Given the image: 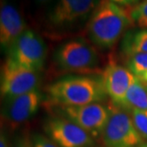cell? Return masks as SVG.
Returning a JSON list of instances; mask_svg holds the SVG:
<instances>
[{
    "label": "cell",
    "mask_w": 147,
    "mask_h": 147,
    "mask_svg": "<svg viewBox=\"0 0 147 147\" xmlns=\"http://www.w3.org/2000/svg\"><path fill=\"white\" fill-rule=\"evenodd\" d=\"M132 25L129 13L110 0H100L90 16L88 34L90 40L102 49H110Z\"/></svg>",
    "instance_id": "6da1fadb"
},
{
    "label": "cell",
    "mask_w": 147,
    "mask_h": 147,
    "mask_svg": "<svg viewBox=\"0 0 147 147\" xmlns=\"http://www.w3.org/2000/svg\"><path fill=\"white\" fill-rule=\"evenodd\" d=\"M48 99L57 106H79L100 103L107 96L99 79L71 76L59 79L46 88Z\"/></svg>",
    "instance_id": "7a4b0ae2"
},
{
    "label": "cell",
    "mask_w": 147,
    "mask_h": 147,
    "mask_svg": "<svg viewBox=\"0 0 147 147\" xmlns=\"http://www.w3.org/2000/svg\"><path fill=\"white\" fill-rule=\"evenodd\" d=\"M53 60L62 70L77 73L96 71L100 59L94 47L83 39L64 42L54 53Z\"/></svg>",
    "instance_id": "3957f363"
},
{
    "label": "cell",
    "mask_w": 147,
    "mask_h": 147,
    "mask_svg": "<svg viewBox=\"0 0 147 147\" xmlns=\"http://www.w3.org/2000/svg\"><path fill=\"white\" fill-rule=\"evenodd\" d=\"M110 117L102 133L105 147H137L144 143L127 111L112 105Z\"/></svg>",
    "instance_id": "277c9868"
},
{
    "label": "cell",
    "mask_w": 147,
    "mask_h": 147,
    "mask_svg": "<svg viewBox=\"0 0 147 147\" xmlns=\"http://www.w3.org/2000/svg\"><path fill=\"white\" fill-rule=\"evenodd\" d=\"M7 52V57L38 73L43 67L47 57V47L43 39L30 29H27Z\"/></svg>",
    "instance_id": "5b68a950"
},
{
    "label": "cell",
    "mask_w": 147,
    "mask_h": 147,
    "mask_svg": "<svg viewBox=\"0 0 147 147\" xmlns=\"http://www.w3.org/2000/svg\"><path fill=\"white\" fill-rule=\"evenodd\" d=\"M1 96L5 100L38 89L39 74L7 57L1 67Z\"/></svg>",
    "instance_id": "8992f818"
},
{
    "label": "cell",
    "mask_w": 147,
    "mask_h": 147,
    "mask_svg": "<svg viewBox=\"0 0 147 147\" xmlns=\"http://www.w3.org/2000/svg\"><path fill=\"white\" fill-rule=\"evenodd\" d=\"M58 107L59 115L76 123L93 138H99L102 136L110 117V107L100 103Z\"/></svg>",
    "instance_id": "52a82bcc"
},
{
    "label": "cell",
    "mask_w": 147,
    "mask_h": 147,
    "mask_svg": "<svg viewBox=\"0 0 147 147\" xmlns=\"http://www.w3.org/2000/svg\"><path fill=\"white\" fill-rule=\"evenodd\" d=\"M43 128L47 137L59 147H92L94 138L72 121L62 116L46 119Z\"/></svg>",
    "instance_id": "ba28073f"
},
{
    "label": "cell",
    "mask_w": 147,
    "mask_h": 147,
    "mask_svg": "<svg viewBox=\"0 0 147 147\" xmlns=\"http://www.w3.org/2000/svg\"><path fill=\"white\" fill-rule=\"evenodd\" d=\"M100 0H57L48 14L51 26L63 29L84 21L92 14Z\"/></svg>",
    "instance_id": "9c48e42d"
},
{
    "label": "cell",
    "mask_w": 147,
    "mask_h": 147,
    "mask_svg": "<svg viewBox=\"0 0 147 147\" xmlns=\"http://www.w3.org/2000/svg\"><path fill=\"white\" fill-rule=\"evenodd\" d=\"M137 79L127 67L116 62H110L101 71L99 80L112 105L120 107L129 88Z\"/></svg>",
    "instance_id": "30bf717a"
},
{
    "label": "cell",
    "mask_w": 147,
    "mask_h": 147,
    "mask_svg": "<svg viewBox=\"0 0 147 147\" xmlns=\"http://www.w3.org/2000/svg\"><path fill=\"white\" fill-rule=\"evenodd\" d=\"M42 95L38 89L5 100L3 115L11 125H18L29 120L38 112Z\"/></svg>",
    "instance_id": "8fae6325"
},
{
    "label": "cell",
    "mask_w": 147,
    "mask_h": 147,
    "mask_svg": "<svg viewBox=\"0 0 147 147\" xmlns=\"http://www.w3.org/2000/svg\"><path fill=\"white\" fill-rule=\"evenodd\" d=\"M26 30V23L18 10L11 3L2 1L0 8L1 47L7 51Z\"/></svg>",
    "instance_id": "7c38bea8"
},
{
    "label": "cell",
    "mask_w": 147,
    "mask_h": 147,
    "mask_svg": "<svg viewBox=\"0 0 147 147\" xmlns=\"http://www.w3.org/2000/svg\"><path fill=\"white\" fill-rule=\"evenodd\" d=\"M121 53L126 58L137 53H147V29L127 31L122 38Z\"/></svg>",
    "instance_id": "4fadbf2b"
},
{
    "label": "cell",
    "mask_w": 147,
    "mask_h": 147,
    "mask_svg": "<svg viewBox=\"0 0 147 147\" xmlns=\"http://www.w3.org/2000/svg\"><path fill=\"white\" fill-rule=\"evenodd\" d=\"M119 108L129 112L132 110H147L146 86L137 79L129 88Z\"/></svg>",
    "instance_id": "5bb4252c"
},
{
    "label": "cell",
    "mask_w": 147,
    "mask_h": 147,
    "mask_svg": "<svg viewBox=\"0 0 147 147\" xmlns=\"http://www.w3.org/2000/svg\"><path fill=\"white\" fill-rule=\"evenodd\" d=\"M126 67L137 78L147 72V53H137L127 58Z\"/></svg>",
    "instance_id": "9a60e30c"
},
{
    "label": "cell",
    "mask_w": 147,
    "mask_h": 147,
    "mask_svg": "<svg viewBox=\"0 0 147 147\" xmlns=\"http://www.w3.org/2000/svg\"><path fill=\"white\" fill-rule=\"evenodd\" d=\"M132 24L141 29H147V0H142L128 11Z\"/></svg>",
    "instance_id": "2e32d148"
},
{
    "label": "cell",
    "mask_w": 147,
    "mask_h": 147,
    "mask_svg": "<svg viewBox=\"0 0 147 147\" xmlns=\"http://www.w3.org/2000/svg\"><path fill=\"white\" fill-rule=\"evenodd\" d=\"M129 113L138 132L147 140V110H132Z\"/></svg>",
    "instance_id": "e0dca14e"
},
{
    "label": "cell",
    "mask_w": 147,
    "mask_h": 147,
    "mask_svg": "<svg viewBox=\"0 0 147 147\" xmlns=\"http://www.w3.org/2000/svg\"><path fill=\"white\" fill-rule=\"evenodd\" d=\"M32 143L34 147H59L51 139L38 133L33 135Z\"/></svg>",
    "instance_id": "ac0fdd59"
},
{
    "label": "cell",
    "mask_w": 147,
    "mask_h": 147,
    "mask_svg": "<svg viewBox=\"0 0 147 147\" xmlns=\"http://www.w3.org/2000/svg\"><path fill=\"white\" fill-rule=\"evenodd\" d=\"M11 147H34L32 138H30L27 134L21 133L14 138Z\"/></svg>",
    "instance_id": "d6986e66"
},
{
    "label": "cell",
    "mask_w": 147,
    "mask_h": 147,
    "mask_svg": "<svg viewBox=\"0 0 147 147\" xmlns=\"http://www.w3.org/2000/svg\"><path fill=\"white\" fill-rule=\"evenodd\" d=\"M0 147H9L7 138L3 131L1 132V135H0Z\"/></svg>",
    "instance_id": "ffe728a7"
},
{
    "label": "cell",
    "mask_w": 147,
    "mask_h": 147,
    "mask_svg": "<svg viewBox=\"0 0 147 147\" xmlns=\"http://www.w3.org/2000/svg\"><path fill=\"white\" fill-rule=\"evenodd\" d=\"M119 6H131V0H110Z\"/></svg>",
    "instance_id": "44dd1931"
},
{
    "label": "cell",
    "mask_w": 147,
    "mask_h": 147,
    "mask_svg": "<svg viewBox=\"0 0 147 147\" xmlns=\"http://www.w3.org/2000/svg\"><path fill=\"white\" fill-rule=\"evenodd\" d=\"M137 79H139L144 85L147 86V72H146L144 74H142L141 77H139Z\"/></svg>",
    "instance_id": "7402d4cb"
},
{
    "label": "cell",
    "mask_w": 147,
    "mask_h": 147,
    "mask_svg": "<svg viewBox=\"0 0 147 147\" xmlns=\"http://www.w3.org/2000/svg\"><path fill=\"white\" fill-rule=\"evenodd\" d=\"M38 3H40V4H44V3H48L49 1H51V0H35Z\"/></svg>",
    "instance_id": "603a6c76"
},
{
    "label": "cell",
    "mask_w": 147,
    "mask_h": 147,
    "mask_svg": "<svg viewBox=\"0 0 147 147\" xmlns=\"http://www.w3.org/2000/svg\"><path fill=\"white\" fill-rule=\"evenodd\" d=\"M141 1L142 0H131V6L135 5V4H137L138 3H140Z\"/></svg>",
    "instance_id": "cb8c5ba5"
},
{
    "label": "cell",
    "mask_w": 147,
    "mask_h": 147,
    "mask_svg": "<svg viewBox=\"0 0 147 147\" xmlns=\"http://www.w3.org/2000/svg\"><path fill=\"white\" fill-rule=\"evenodd\" d=\"M137 147H147V142H144V143L141 144L139 146H137Z\"/></svg>",
    "instance_id": "d4e9b609"
},
{
    "label": "cell",
    "mask_w": 147,
    "mask_h": 147,
    "mask_svg": "<svg viewBox=\"0 0 147 147\" xmlns=\"http://www.w3.org/2000/svg\"><path fill=\"white\" fill-rule=\"evenodd\" d=\"M146 88H147V86H146Z\"/></svg>",
    "instance_id": "484cf974"
}]
</instances>
